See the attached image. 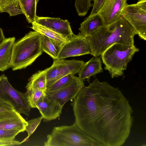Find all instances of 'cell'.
<instances>
[{"mask_svg": "<svg viewBox=\"0 0 146 146\" xmlns=\"http://www.w3.org/2000/svg\"><path fill=\"white\" fill-rule=\"evenodd\" d=\"M75 123L101 146H121L129 135L133 111L117 88L95 79L71 104Z\"/></svg>", "mask_w": 146, "mask_h": 146, "instance_id": "cell-1", "label": "cell"}, {"mask_svg": "<svg viewBox=\"0 0 146 146\" xmlns=\"http://www.w3.org/2000/svg\"><path fill=\"white\" fill-rule=\"evenodd\" d=\"M137 33L122 16L114 23L102 27L86 36L90 54L98 57L108 47L115 43L134 44V37Z\"/></svg>", "mask_w": 146, "mask_h": 146, "instance_id": "cell-2", "label": "cell"}, {"mask_svg": "<svg viewBox=\"0 0 146 146\" xmlns=\"http://www.w3.org/2000/svg\"><path fill=\"white\" fill-rule=\"evenodd\" d=\"M42 35L36 31H31L15 42L11 66L13 70L25 68L41 55Z\"/></svg>", "mask_w": 146, "mask_h": 146, "instance_id": "cell-3", "label": "cell"}, {"mask_svg": "<svg viewBox=\"0 0 146 146\" xmlns=\"http://www.w3.org/2000/svg\"><path fill=\"white\" fill-rule=\"evenodd\" d=\"M45 146H101L74 122L70 126L54 127L47 136Z\"/></svg>", "mask_w": 146, "mask_h": 146, "instance_id": "cell-4", "label": "cell"}, {"mask_svg": "<svg viewBox=\"0 0 146 146\" xmlns=\"http://www.w3.org/2000/svg\"><path fill=\"white\" fill-rule=\"evenodd\" d=\"M139 50L134 44H113L101 55L105 69L108 71L112 78L122 76L127 68L128 63Z\"/></svg>", "mask_w": 146, "mask_h": 146, "instance_id": "cell-5", "label": "cell"}, {"mask_svg": "<svg viewBox=\"0 0 146 146\" xmlns=\"http://www.w3.org/2000/svg\"><path fill=\"white\" fill-rule=\"evenodd\" d=\"M0 99L10 104L20 114L29 116L31 108L25 93L14 88L4 74L0 76Z\"/></svg>", "mask_w": 146, "mask_h": 146, "instance_id": "cell-6", "label": "cell"}, {"mask_svg": "<svg viewBox=\"0 0 146 146\" xmlns=\"http://www.w3.org/2000/svg\"><path fill=\"white\" fill-rule=\"evenodd\" d=\"M121 16L133 28L140 38L146 40V0L127 4L122 11Z\"/></svg>", "mask_w": 146, "mask_h": 146, "instance_id": "cell-7", "label": "cell"}, {"mask_svg": "<svg viewBox=\"0 0 146 146\" xmlns=\"http://www.w3.org/2000/svg\"><path fill=\"white\" fill-rule=\"evenodd\" d=\"M84 63L82 60L75 59L54 60L52 66L46 68L47 88L65 76L78 73Z\"/></svg>", "mask_w": 146, "mask_h": 146, "instance_id": "cell-8", "label": "cell"}, {"mask_svg": "<svg viewBox=\"0 0 146 146\" xmlns=\"http://www.w3.org/2000/svg\"><path fill=\"white\" fill-rule=\"evenodd\" d=\"M90 54V50L86 37L80 32L67 40L60 47L58 59Z\"/></svg>", "mask_w": 146, "mask_h": 146, "instance_id": "cell-9", "label": "cell"}, {"mask_svg": "<svg viewBox=\"0 0 146 146\" xmlns=\"http://www.w3.org/2000/svg\"><path fill=\"white\" fill-rule=\"evenodd\" d=\"M84 86L83 81L75 76L67 86L55 91L46 90V95L49 99L63 107L67 102L74 98Z\"/></svg>", "mask_w": 146, "mask_h": 146, "instance_id": "cell-10", "label": "cell"}, {"mask_svg": "<svg viewBox=\"0 0 146 146\" xmlns=\"http://www.w3.org/2000/svg\"><path fill=\"white\" fill-rule=\"evenodd\" d=\"M127 1L105 0L97 13L101 17L106 26L115 23L122 16V11L127 4Z\"/></svg>", "mask_w": 146, "mask_h": 146, "instance_id": "cell-11", "label": "cell"}, {"mask_svg": "<svg viewBox=\"0 0 146 146\" xmlns=\"http://www.w3.org/2000/svg\"><path fill=\"white\" fill-rule=\"evenodd\" d=\"M20 114L15 110L0 113V129L24 132L28 123Z\"/></svg>", "mask_w": 146, "mask_h": 146, "instance_id": "cell-12", "label": "cell"}, {"mask_svg": "<svg viewBox=\"0 0 146 146\" xmlns=\"http://www.w3.org/2000/svg\"><path fill=\"white\" fill-rule=\"evenodd\" d=\"M35 22L57 33L67 40L74 34L70 23L67 20L37 16Z\"/></svg>", "mask_w": 146, "mask_h": 146, "instance_id": "cell-13", "label": "cell"}, {"mask_svg": "<svg viewBox=\"0 0 146 146\" xmlns=\"http://www.w3.org/2000/svg\"><path fill=\"white\" fill-rule=\"evenodd\" d=\"M44 121H50L60 117L63 107L55 101L49 99L45 95L36 105Z\"/></svg>", "mask_w": 146, "mask_h": 146, "instance_id": "cell-14", "label": "cell"}, {"mask_svg": "<svg viewBox=\"0 0 146 146\" xmlns=\"http://www.w3.org/2000/svg\"><path fill=\"white\" fill-rule=\"evenodd\" d=\"M15 37L6 38L0 46V71H3L11 67Z\"/></svg>", "mask_w": 146, "mask_h": 146, "instance_id": "cell-15", "label": "cell"}, {"mask_svg": "<svg viewBox=\"0 0 146 146\" xmlns=\"http://www.w3.org/2000/svg\"><path fill=\"white\" fill-rule=\"evenodd\" d=\"M102 63L100 58L94 56L84 63L78 73V77L83 81L86 80L90 83L92 76L103 72Z\"/></svg>", "mask_w": 146, "mask_h": 146, "instance_id": "cell-16", "label": "cell"}, {"mask_svg": "<svg viewBox=\"0 0 146 146\" xmlns=\"http://www.w3.org/2000/svg\"><path fill=\"white\" fill-rule=\"evenodd\" d=\"M103 20L98 14L88 16L80 24V32L86 37L89 36L102 27L106 26Z\"/></svg>", "mask_w": 146, "mask_h": 146, "instance_id": "cell-17", "label": "cell"}, {"mask_svg": "<svg viewBox=\"0 0 146 146\" xmlns=\"http://www.w3.org/2000/svg\"><path fill=\"white\" fill-rule=\"evenodd\" d=\"M31 28L50 38L57 46L60 47L67 39L53 31L39 25L35 22L32 23Z\"/></svg>", "mask_w": 146, "mask_h": 146, "instance_id": "cell-18", "label": "cell"}, {"mask_svg": "<svg viewBox=\"0 0 146 146\" xmlns=\"http://www.w3.org/2000/svg\"><path fill=\"white\" fill-rule=\"evenodd\" d=\"M46 69L39 70L33 74L29 80L26 88V90L38 89L46 91Z\"/></svg>", "mask_w": 146, "mask_h": 146, "instance_id": "cell-19", "label": "cell"}, {"mask_svg": "<svg viewBox=\"0 0 146 146\" xmlns=\"http://www.w3.org/2000/svg\"><path fill=\"white\" fill-rule=\"evenodd\" d=\"M23 14L29 23L35 21L36 8L38 0H18Z\"/></svg>", "mask_w": 146, "mask_h": 146, "instance_id": "cell-20", "label": "cell"}, {"mask_svg": "<svg viewBox=\"0 0 146 146\" xmlns=\"http://www.w3.org/2000/svg\"><path fill=\"white\" fill-rule=\"evenodd\" d=\"M41 45L42 51L48 54L54 60L58 59L60 47L56 45L50 38L42 35Z\"/></svg>", "mask_w": 146, "mask_h": 146, "instance_id": "cell-21", "label": "cell"}, {"mask_svg": "<svg viewBox=\"0 0 146 146\" xmlns=\"http://www.w3.org/2000/svg\"><path fill=\"white\" fill-rule=\"evenodd\" d=\"M46 92L38 89L26 90L25 93L31 108H36V104L46 95Z\"/></svg>", "mask_w": 146, "mask_h": 146, "instance_id": "cell-22", "label": "cell"}, {"mask_svg": "<svg viewBox=\"0 0 146 146\" xmlns=\"http://www.w3.org/2000/svg\"><path fill=\"white\" fill-rule=\"evenodd\" d=\"M74 76L73 74H69L62 77L47 88L46 90L55 91L67 86L71 82Z\"/></svg>", "mask_w": 146, "mask_h": 146, "instance_id": "cell-23", "label": "cell"}, {"mask_svg": "<svg viewBox=\"0 0 146 146\" xmlns=\"http://www.w3.org/2000/svg\"><path fill=\"white\" fill-rule=\"evenodd\" d=\"M90 0H76L74 6L78 15L85 16L92 6Z\"/></svg>", "mask_w": 146, "mask_h": 146, "instance_id": "cell-24", "label": "cell"}, {"mask_svg": "<svg viewBox=\"0 0 146 146\" xmlns=\"http://www.w3.org/2000/svg\"><path fill=\"white\" fill-rule=\"evenodd\" d=\"M4 12L8 13L10 16H15L23 14L18 0L0 9V13Z\"/></svg>", "mask_w": 146, "mask_h": 146, "instance_id": "cell-25", "label": "cell"}, {"mask_svg": "<svg viewBox=\"0 0 146 146\" xmlns=\"http://www.w3.org/2000/svg\"><path fill=\"white\" fill-rule=\"evenodd\" d=\"M42 119V118L41 116L38 118L27 121L28 125L26 127L25 131L27 132L28 135L21 142V143L27 141L29 139L30 136L34 133L40 123Z\"/></svg>", "mask_w": 146, "mask_h": 146, "instance_id": "cell-26", "label": "cell"}, {"mask_svg": "<svg viewBox=\"0 0 146 146\" xmlns=\"http://www.w3.org/2000/svg\"><path fill=\"white\" fill-rule=\"evenodd\" d=\"M19 133L17 131L0 129V138L5 140L14 139Z\"/></svg>", "mask_w": 146, "mask_h": 146, "instance_id": "cell-27", "label": "cell"}, {"mask_svg": "<svg viewBox=\"0 0 146 146\" xmlns=\"http://www.w3.org/2000/svg\"><path fill=\"white\" fill-rule=\"evenodd\" d=\"M105 0H94L93 8L89 16H91L97 14L102 6Z\"/></svg>", "mask_w": 146, "mask_h": 146, "instance_id": "cell-28", "label": "cell"}, {"mask_svg": "<svg viewBox=\"0 0 146 146\" xmlns=\"http://www.w3.org/2000/svg\"><path fill=\"white\" fill-rule=\"evenodd\" d=\"M21 143V142L15 139L9 140L0 138V146H16Z\"/></svg>", "mask_w": 146, "mask_h": 146, "instance_id": "cell-29", "label": "cell"}, {"mask_svg": "<svg viewBox=\"0 0 146 146\" xmlns=\"http://www.w3.org/2000/svg\"><path fill=\"white\" fill-rule=\"evenodd\" d=\"M13 110L15 109L10 104L0 99V113L4 111Z\"/></svg>", "mask_w": 146, "mask_h": 146, "instance_id": "cell-30", "label": "cell"}, {"mask_svg": "<svg viewBox=\"0 0 146 146\" xmlns=\"http://www.w3.org/2000/svg\"><path fill=\"white\" fill-rule=\"evenodd\" d=\"M17 0H0V9L6 7Z\"/></svg>", "mask_w": 146, "mask_h": 146, "instance_id": "cell-31", "label": "cell"}, {"mask_svg": "<svg viewBox=\"0 0 146 146\" xmlns=\"http://www.w3.org/2000/svg\"><path fill=\"white\" fill-rule=\"evenodd\" d=\"M5 38L3 30L0 27V46Z\"/></svg>", "mask_w": 146, "mask_h": 146, "instance_id": "cell-32", "label": "cell"}, {"mask_svg": "<svg viewBox=\"0 0 146 146\" xmlns=\"http://www.w3.org/2000/svg\"><path fill=\"white\" fill-rule=\"evenodd\" d=\"M91 1H93L94 0H90Z\"/></svg>", "mask_w": 146, "mask_h": 146, "instance_id": "cell-33", "label": "cell"}, {"mask_svg": "<svg viewBox=\"0 0 146 146\" xmlns=\"http://www.w3.org/2000/svg\"><path fill=\"white\" fill-rule=\"evenodd\" d=\"M138 0V1H139V0Z\"/></svg>", "mask_w": 146, "mask_h": 146, "instance_id": "cell-34", "label": "cell"}]
</instances>
